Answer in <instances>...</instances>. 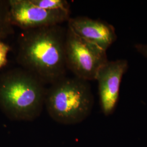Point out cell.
Wrapping results in <instances>:
<instances>
[{
    "mask_svg": "<svg viewBox=\"0 0 147 147\" xmlns=\"http://www.w3.org/2000/svg\"><path fill=\"white\" fill-rule=\"evenodd\" d=\"M10 49L11 47L8 44L0 40V69L5 67L7 64V56Z\"/></svg>",
    "mask_w": 147,
    "mask_h": 147,
    "instance_id": "10",
    "label": "cell"
},
{
    "mask_svg": "<svg viewBox=\"0 0 147 147\" xmlns=\"http://www.w3.org/2000/svg\"><path fill=\"white\" fill-rule=\"evenodd\" d=\"M45 85L21 67L1 74L0 109L11 120H35L45 106Z\"/></svg>",
    "mask_w": 147,
    "mask_h": 147,
    "instance_id": "2",
    "label": "cell"
},
{
    "mask_svg": "<svg viewBox=\"0 0 147 147\" xmlns=\"http://www.w3.org/2000/svg\"><path fill=\"white\" fill-rule=\"evenodd\" d=\"M68 26L79 37L105 51L117 39L115 27L100 19L84 16L70 18L68 21Z\"/></svg>",
    "mask_w": 147,
    "mask_h": 147,
    "instance_id": "7",
    "label": "cell"
},
{
    "mask_svg": "<svg viewBox=\"0 0 147 147\" xmlns=\"http://www.w3.org/2000/svg\"><path fill=\"white\" fill-rule=\"evenodd\" d=\"M94 97L88 81L67 76L47 88L45 106L53 121L73 125L84 121L90 115Z\"/></svg>",
    "mask_w": 147,
    "mask_h": 147,
    "instance_id": "3",
    "label": "cell"
},
{
    "mask_svg": "<svg viewBox=\"0 0 147 147\" xmlns=\"http://www.w3.org/2000/svg\"><path fill=\"white\" fill-rule=\"evenodd\" d=\"M34 5L47 10L70 11V5L65 0H30Z\"/></svg>",
    "mask_w": 147,
    "mask_h": 147,
    "instance_id": "9",
    "label": "cell"
},
{
    "mask_svg": "<svg viewBox=\"0 0 147 147\" xmlns=\"http://www.w3.org/2000/svg\"><path fill=\"white\" fill-rule=\"evenodd\" d=\"M8 1L11 23L22 31L59 25L70 18V12L45 9L30 0Z\"/></svg>",
    "mask_w": 147,
    "mask_h": 147,
    "instance_id": "5",
    "label": "cell"
},
{
    "mask_svg": "<svg viewBox=\"0 0 147 147\" xmlns=\"http://www.w3.org/2000/svg\"><path fill=\"white\" fill-rule=\"evenodd\" d=\"M129 68L125 59L108 61L100 69L95 80L98 82L101 111L105 116L112 115L119 101L121 80Z\"/></svg>",
    "mask_w": 147,
    "mask_h": 147,
    "instance_id": "6",
    "label": "cell"
},
{
    "mask_svg": "<svg viewBox=\"0 0 147 147\" xmlns=\"http://www.w3.org/2000/svg\"><path fill=\"white\" fill-rule=\"evenodd\" d=\"M134 48L137 52L141 54L145 58H147V44L142 43H137L134 45Z\"/></svg>",
    "mask_w": 147,
    "mask_h": 147,
    "instance_id": "11",
    "label": "cell"
},
{
    "mask_svg": "<svg viewBox=\"0 0 147 147\" xmlns=\"http://www.w3.org/2000/svg\"><path fill=\"white\" fill-rule=\"evenodd\" d=\"M66 34L67 28L61 25L22 31L18 37L17 62L45 84L65 77Z\"/></svg>",
    "mask_w": 147,
    "mask_h": 147,
    "instance_id": "1",
    "label": "cell"
},
{
    "mask_svg": "<svg viewBox=\"0 0 147 147\" xmlns=\"http://www.w3.org/2000/svg\"><path fill=\"white\" fill-rule=\"evenodd\" d=\"M14 33L11 21L8 0H0V40L6 39Z\"/></svg>",
    "mask_w": 147,
    "mask_h": 147,
    "instance_id": "8",
    "label": "cell"
},
{
    "mask_svg": "<svg viewBox=\"0 0 147 147\" xmlns=\"http://www.w3.org/2000/svg\"><path fill=\"white\" fill-rule=\"evenodd\" d=\"M65 59L67 69L79 79L95 80L100 69L109 60L106 51L79 37L67 28Z\"/></svg>",
    "mask_w": 147,
    "mask_h": 147,
    "instance_id": "4",
    "label": "cell"
}]
</instances>
